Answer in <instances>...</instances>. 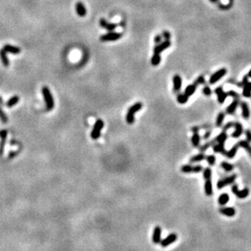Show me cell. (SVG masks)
Instances as JSON below:
<instances>
[{
    "mask_svg": "<svg viewBox=\"0 0 251 251\" xmlns=\"http://www.w3.org/2000/svg\"><path fill=\"white\" fill-rule=\"evenodd\" d=\"M143 107V104L141 102H137L134 104L133 105L130 107V109H128V112L126 116V121L128 124H133L135 121V114L136 112H138Z\"/></svg>",
    "mask_w": 251,
    "mask_h": 251,
    "instance_id": "1",
    "label": "cell"
},
{
    "mask_svg": "<svg viewBox=\"0 0 251 251\" xmlns=\"http://www.w3.org/2000/svg\"><path fill=\"white\" fill-rule=\"evenodd\" d=\"M42 92L43 99H44L45 103H46V109H47V111H51V109H53L55 103H54L53 96L51 93L49 88L47 86H43L42 88Z\"/></svg>",
    "mask_w": 251,
    "mask_h": 251,
    "instance_id": "2",
    "label": "cell"
},
{
    "mask_svg": "<svg viewBox=\"0 0 251 251\" xmlns=\"http://www.w3.org/2000/svg\"><path fill=\"white\" fill-rule=\"evenodd\" d=\"M104 121L101 119H98L97 121H95V123L94 125V127L92 129V134L91 136L93 139H97L100 138L101 134V130L104 127Z\"/></svg>",
    "mask_w": 251,
    "mask_h": 251,
    "instance_id": "3",
    "label": "cell"
},
{
    "mask_svg": "<svg viewBox=\"0 0 251 251\" xmlns=\"http://www.w3.org/2000/svg\"><path fill=\"white\" fill-rule=\"evenodd\" d=\"M122 37V34L121 33H117L113 32V31H110L108 34H105L101 37V42H113L116 40L120 39Z\"/></svg>",
    "mask_w": 251,
    "mask_h": 251,
    "instance_id": "4",
    "label": "cell"
},
{
    "mask_svg": "<svg viewBox=\"0 0 251 251\" xmlns=\"http://www.w3.org/2000/svg\"><path fill=\"white\" fill-rule=\"evenodd\" d=\"M232 192H233V194L237 197L240 199H244L246 198L250 194V190L247 188L242 189V190H239L238 189V186L236 184H234L233 186L232 187Z\"/></svg>",
    "mask_w": 251,
    "mask_h": 251,
    "instance_id": "5",
    "label": "cell"
},
{
    "mask_svg": "<svg viewBox=\"0 0 251 251\" xmlns=\"http://www.w3.org/2000/svg\"><path fill=\"white\" fill-rule=\"evenodd\" d=\"M236 174H232L229 177H226L224 179H222L217 183V188L219 189H221L224 187L228 186L229 184L234 183V181L236 180Z\"/></svg>",
    "mask_w": 251,
    "mask_h": 251,
    "instance_id": "6",
    "label": "cell"
},
{
    "mask_svg": "<svg viewBox=\"0 0 251 251\" xmlns=\"http://www.w3.org/2000/svg\"><path fill=\"white\" fill-rule=\"evenodd\" d=\"M227 74V69L224 68L221 69H219L217 72H215V74H213L211 75V77L210 78V84H215V83H217L221 77H223L224 76L225 74Z\"/></svg>",
    "mask_w": 251,
    "mask_h": 251,
    "instance_id": "7",
    "label": "cell"
},
{
    "mask_svg": "<svg viewBox=\"0 0 251 251\" xmlns=\"http://www.w3.org/2000/svg\"><path fill=\"white\" fill-rule=\"evenodd\" d=\"M202 171L201 165L192 166L190 165H184L181 167V171L183 173H200Z\"/></svg>",
    "mask_w": 251,
    "mask_h": 251,
    "instance_id": "8",
    "label": "cell"
},
{
    "mask_svg": "<svg viewBox=\"0 0 251 251\" xmlns=\"http://www.w3.org/2000/svg\"><path fill=\"white\" fill-rule=\"evenodd\" d=\"M171 42L170 40H165L162 42H160L159 44H157L153 48V52L155 54H160L163 51L167 49L168 47H171Z\"/></svg>",
    "mask_w": 251,
    "mask_h": 251,
    "instance_id": "9",
    "label": "cell"
},
{
    "mask_svg": "<svg viewBox=\"0 0 251 251\" xmlns=\"http://www.w3.org/2000/svg\"><path fill=\"white\" fill-rule=\"evenodd\" d=\"M177 238H178V236L176 234L171 233L166 236L165 239H163L162 241H161L160 244H161V245H162V247H167L168 245L173 244V243H174V241L177 240Z\"/></svg>",
    "mask_w": 251,
    "mask_h": 251,
    "instance_id": "10",
    "label": "cell"
},
{
    "mask_svg": "<svg viewBox=\"0 0 251 251\" xmlns=\"http://www.w3.org/2000/svg\"><path fill=\"white\" fill-rule=\"evenodd\" d=\"M100 25H101V26L102 27V28L105 29V30L109 31V32L110 31H113V30L117 28V26H118L117 24L109 23V22H108L105 19H104V18H101V20H100Z\"/></svg>",
    "mask_w": 251,
    "mask_h": 251,
    "instance_id": "11",
    "label": "cell"
},
{
    "mask_svg": "<svg viewBox=\"0 0 251 251\" xmlns=\"http://www.w3.org/2000/svg\"><path fill=\"white\" fill-rule=\"evenodd\" d=\"M7 136V130H0V156H2L3 154L4 151V146H5V142H6Z\"/></svg>",
    "mask_w": 251,
    "mask_h": 251,
    "instance_id": "12",
    "label": "cell"
},
{
    "mask_svg": "<svg viewBox=\"0 0 251 251\" xmlns=\"http://www.w3.org/2000/svg\"><path fill=\"white\" fill-rule=\"evenodd\" d=\"M161 235H162V228L159 226L155 227L153 233V241L154 244H159L161 242Z\"/></svg>",
    "mask_w": 251,
    "mask_h": 251,
    "instance_id": "13",
    "label": "cell"
},
{
    "mask_svg": "<svg viewBox=\"0 0 251 251\" xmlns=\"http://www.w3.org/2000/svg\"><path fill=\"white\" fill-rule=\"evenodd\" d=\"M3 50L5 51L6 52H9V53L14 54V55H18L21 52V48L16 46H12L10 44H6L3 46Z\"/></svg>",
    "mask_w": 251,
    "mask_h": 251,
    "instance_id": "14",
    "label": "cell"
},
{
    "mask_svg": "<svg viewBox=\"0 0 251 251\" xmlns=\"http://www.w3.org/2000/svg\"><path fill=\"white\" fill-rule=\"evenodd\" d=\"M76 12L80 17H83L86 15V9L85 5L82 2H77L76 3Z\"/></svg>",
    "mask_w": 251,
    "mask_h": 251,
    "instance_id": "15",
    "label": "cell"
},
{
    "mask_svg": "<svg viewBox=\"0 0 251 251\" xmlns=\"http://www.w3.org/2000/svg\"><path fill=\"white\" fill-rule=\"evenodd\" d=\"M173 84H174V91L175 92H179L180 91L182 86V78L179 75H174L173 77Z\"/></svg>",
    "mask_w": 251,
    "mask_h": 251,
    "instance_id": "16",
    "label": "cell"
},
{
    "mask_svg": "<svg viewBox=\"0 0 251 251\" xmlns=\"http://www.w3.org/2000/svg\"><path fill=\"white\" fill-rule=\"evenodd\" d=\"M219 212L228 217H233L236 215V210L233 207H223L219 209Z\"/></svg>",
    "mask_w": 251,
    "mask_h": 251,
    "instance_id": "17",
    "label": "cell"
},
{
    "mask_svg": "<svg viewBox=\"0 0 251 251\" xmlns=\"http://www.w3.org/2000/svg\"><path fill=\"white\" fill-rule=\"evenodd\" d=\"M215 92V94H217V95H218V101H219V103L220 104L224 103L225 99H226L227 96H228V94H227L226 92H223V90L222 87H218V88H216Z\"/></svg>",
    "mask_w": 251,
    "mask_h": 251,
    "instance_id": "18",
    "label": "cell"
},
{
    "mask_svg": "<svg viewBox=\"0 0 251 251\" xmlns=\"http://www.w3.org/2000/svg\"><path fill=\"white\" fill-rule=\"evenodd\" d=\"M233 127H235V130L233 133L232 134V136L233 138H239L243 132L242 125L239 122H236V123H233Z\"/></svg>",
    "mask_w": 251,
    "mask_h": 251,
    "instance_id": "19",
    "label": "cell"
},
{
    "mask_svg": "<svg viewBox=\"0 0 251 251\" xmlns=\"http://www.w3.org/2000/svg\"><path fill=\"white\" fill-rule=\"evenodd\" d=\"M241 110H242L243 118H245V120H247L250 117V112L248 104L245 102H242V103L241 104Z\"/></svg>",
    "mask_w": 251,
    "mask_h": 251,
    "instance_id": "20",
    "label": "cell"
},
{
    "mask_svg": "<svg viewBox=\"0 0 251 251\" xmlns=\"http://www.w3.org/2000/svg\"><path fill=\"white\" fill-rule=\"evenodd\" d=\"M205 192L208 197H210L213 194V187H212V182L210 180V179H206V183H205Z\"/></svg>",
    "mask_w": 251,
    "mask_h": 251,
    "instance_id": "21",
    "label": "cell"
},
{
    "mask_svg": "<svg viewBox=\"0 0 251 251\" xmlns=\"http://www.w3.org/2000/svg\"><path fill=\"white\" fill-rule=\"evenodd\" d=\"M238 148H239V146H238V144H236L234 145L232 148H231L230 150L227 151L225 155L227 156V157H228V158H230V159L233 158V157L236 156V153H237V149H238Z\"/></svg>",
    "mask_w": 251,
    "mask_h": 251,
    "instance_id": "22",
    "label": "cell"
},
{
    "mask_svg": "<svg viewBox=\"0 0 251 251\" xmlns=\"http://www.w3.org/2000/svg\"><path fill=\"white\" fill-rule=\"evenodd\" d=\"M0 58L2 60V63L3 64V65L5 67H8L9 66V60L8 57H7V52L5 51L2 49L0 50Z\"/></svg>",
    "mask_w": 251,
    "mask_h": 251,
    "instance_id": "23",
    "label": "cell"
},
{
    "mask_svg": "<svg viewBox=\"0 0 251 251\" xmlns=\"http://www.w3.org/2000/svg\"><path fill=\"white\" fill-rule=\"evenodd\" d=\"M19 101H20L19 96L14 95V96L11 97L8 101H7V102L6 104V106L7 107V108H12V107H13L14 105H16V104L19 102Z\"/></svg>",
    "mask_w": 251,
    "mask_h": 251,
    "instance_id": "24",
    "label": "cell"
},
{
    "mask_svg": "<svg viewBox=\"0 0 251 251\" xmlns=\"http://www.w3.org/2000/svg\"><path fill=\"white\" fill-rule=\"evenodd\" d=\"M237 144L239 147H241V148H245V150L248 152V153H250L251 157V145L250 144V143L246 140H241L240 141L239 143H237Z\"/></svg>",
    "mask_w": 251,
    "mask_h": 251,
    "instance_id": "25",
    "label": "cell"
},
{
    "mask_svg": "<svg viewBox=\"0 0 251 251\" xmlns=\"http://www.w3.org/2000/svg\"><path fill=\"white\" fill-rule=\"evenodd\" d=\"M227 139H228V135H227V133H226L225 131H223L222 133L219 134V136L216 137L215 141L217 142L218 144H224L225 141L227 140Z\"/></svg>",
    "mask_w": 251,
    "mask_h": 251,
    "instance_id": "26",
    "label": "cell"
},
{
    "mask_svg": "<svg viewBox=\"0 0 251 251\" xmlns=\"http://www.w3.org/2000/svg\"><path fill=\"white\" fill-rule=\"evenodd\" d=\"M238 105V100H235V101L231 104L227 108V113L228 114H233L235 111H236V108Z\"/></svg>",
    "mask_w": 251,
    "mask_h": 251,
    "instance_id": "27",
    "label": "cell"
},
{
    "mask_svg": "<svg viewBox=\"0 0 251 251\" xmlns=\"http://www.w3.org/2000/svg\"><path fill=\"white\" fill-rule=\"evenodd\" d=\"M213 149L215 153H219L222 154H226V152L227 151L225 150L224 148V144H215L213 146Z\"/></svg>",
    "mask_w": 251,
    "mask_h": 251,
    "instance_id": "28",
    "label": "cell"
},
{
    "mask_svg": "<svg viewBox=\"0 0 251 251\" xmlns=\"http://www.w3.org/2000/svg\"><path fill=\"white\" fill-rule=\"evenodd\" d=\"M196 89H197V86L195 84H191V85H188L187 86L186 89H185V92H184V94L187 95L188 96H191L192 95L194 94V92H196Z\"/></svg>",
    "mask_w": 251,
    "mask_h": 251,
    "instance_id": "29",
    "label": "cell"
},
{
    "mask_svg": "<svg viewBox=\"0 0 251 251\" xmlns=\"http://www.w3.org/2000/svg\"><path fill=\"white\" fill-rule=\"evenodd\" d=\"M243 95L245 97H250L251 96V83H247L244 86L242 92Z\"/></svg>",
    "mask_w": 251,
    "mask_h": 251,
    "instance_id": "30",
    "label": "cell"
},
{
    "mask_svg": "<svg viewBox=\"0 0 251 251\" xmlns=\"http://www.w3.org/2000/svg\"><path fill=\"white\" fill-rule=\"evenodd\" d=\"M218 201H219V205L224 206V205L227 204L228 201H229V196H228V194H227V193H223V194H221V195L219 196Z\"/></svg>",
    "mask_w": 251,
    "mask_h": 251,
    "instance_id": "31",
    "label": "cell"
},
{
    "mask_svg": "<svg viewBox=\"0 0 251 251\" xmlns=\"http://www.w3.org/2000/svg\"><path fill=\"white\" fill-rule=\"evenodd\" d=\"M200 140H201V137H200V136H199V134L194 133L193 135H192L191 141H192V145H193L194 147H198V146H199Z\"/></svg>",
    "mask_w": 251,
    "mask_h": 251,
    "instance_id": "32",
    "label": "cell"
},
{
    "mask_svg": "<svg viewBox=\"0 0 251 251\" xmlns=\"http://www.w3.org/2000/svg\"><path fill=\"white\" fill-rule=\"evenodd\" d=\"M161 56L160 54H153V57L151 58V64L153 65V66H157L161 63Z\"/></svg>",
    "mask_w": 251,
    "mask_h": 251,
    "instance_id": "33",
    "label": "cell"
},
{
    "mask_svg": "<svg viewBox=\"0 0 251 251\" xmlns=\"http://www.w3.org/2000/svg\"><path fill=\"white\" fill-rule=\"evenodd\" d=\"M206 159V156L204 153H200L197 155H195L190 158V162H201L202 160Z\"/></svg>",
    "mask_w": 251,
    "mask_h": 251,
    "instance_id": "34",
    "label": "cell"
},
{
    "mask_svg": "<svg viewBox=\"0 0 251 251\" xmlns=\"http://www.w3.org/2000/svg\"><path fill=\"white\" fill-rule=\"evenodd\" d=\"M188 101V96L185 94H179L177 96V101L179 104H186Z\"/></svg>",
    "mask_w": 251,
    "mask_h": 251,
    "instance_id": "35",
    "label": "cell"
},
{
    "mask_svg": "<svg viewBox=\"0 0 251 251\" xmlns=\"http://www.w3.org/2000/svg\"><path fill=\"white\" fill-rule=\"evenodd\" d=\"M224 116L225 115L223 112H219V114H218L215 121V124L217 127H221L223 122V120H224Z\"/></svg>",
    "mask_w": 251,
    "mask_h": 251,
    "instance_id": "36",
    "label": "cell"
},
{
    "mask_svg": "<svg viewBox=\"0 0 251 251\" xmlns=\"http://www.w3.org/2000/svg\"><path fill=\"white\" fill-rule=\"evenodd\" d=\"M221 167L223 169V170H225L227 172L232 171L234 168V166L232 165V164H230V163H228V162H221Z\"/></svg>",
    "mask_w": 251,
    "mask_h": 251,
    "instance_id": "37",
    "label": "cell"
},
{
    "mask_svg": "<svg viewBox=\"0 0 251 251\" xmlns=\"http://www.w3.org/2000/svg\"><path fill=\"white\" fill-rule=\"evenodd\" d=\"M211 174H212L211 169L210 168L205 169L204 172H203V176H204L205 179H210V177H211Z\"/></svg>",
    "mask_w": 251,
    "mask_h": 251,
    "instance_id": "38",
    "label": "cell"
},
{
    "mask_svg": "<svg viewBox=\"0 0 251 251\" xmlns=\"http://www.w3.org/2000/svg\"><path fill=\"white\" fill-rule=\"evenodd\" d=\"M0 120L3 121V123H6L8 121L7 116L5 114V112H3V110L0 108Z\"/></svg>",
    "mask_w": 251,
    "mask_h": 251,
    "instance_id": "39",
    "label": "cell"
},
{
    "mask_svg": "<svg viewBox=\"0 0 251 251\" xmlns=\"http://www.w3.org/2000/svg\"><path fill=\"white\" fill-rule=\"evenodd\" d=\"M206 159L207 162L209 163L210 165H215L216 159H215V157L214 155H209V156H207V157H206Z\"/></svg>",
    "mask_w": 251,
    "mask_h": 251,
    "instance_id": "40",
    "label": "cell"
},
{
    "mask_svg": "<svg viewBox=\"0 0 251 251\" xmlns=\"http://www.w3.org/2000/svg\"><path fill=\"white\" fill-rule=\"evenodd\" d=\"M171 33L169 32V31H167V30L163 31L162 38H164L165 40H170V39H171Z\"/></svg>",
    "mask_w": 251,
    "mask_h": 251,
    "instance_id": "41",
    "label": "cell"
},
{
    "mask_svg": "<svg viewBox=\"0 0 251 251\" xmlns=\"http://www.w3.org/2000/svg\"><path fill=\"white\" fill-rule=\"evenodd\" d=\"M203 83H205V77L203 76H200L199 77H197V79L196 80L194 84L197 86L198 84H203Z\"/></svg>",
    "mask_w": 251,
    "mask_h": 251,
    "instance_id": "42",
    "label": "cell"
},
{
    "mask_svg": "<svg viewBox=\"0 0 251 251\" xmlns=\"http://www.w3.org/2000/svg\"><path fill=\"white\" fill-rule=\"evenodd\" d=\"M202 92L206 95H211V90L209 86H205L204 88L202 89Z\"/></svg>",
    "mask_w": 251,
    "mask_h": 251,
    "instance_id": "43",
    "label": "cell"
},
{
    "mask_svg": "<svg viewBox=\"0 0 251 251\" xmlns=\"http://www.w3.org/2000/svg\"><path fill=\"white\" fill-rule=\"evenodd\" d=\"M162 36L160 35V34H157V35L155 36L154 42H155L156 44H159L160 42H162Z\"/></svg>",
    "mask_w": 251,
    "mask_h": 251,
    "instance_id": "44",
    "label": "cell"
},
{
    "mask_svg": "<svg viewBox=\"0 0 251 251\" xmlns=\"http://www.w3.org/2000/svg\"><path fill=\"white\" fill-rule=\"evenodd\" d=\"M245 136H246V141H248L249 143H250L251 142V130H245Z\"/></svg>",
    "mask_w": 251,
    "mask_h": 251,
    "instance_id": "45",
    "label": "cell"
},
{
    "mask_svg": "<svg viewBox=\"0 0 251 251\" xmlns=\"http://www.w3.org/2000/svg\"><path fill=\"white\" fill-rule=\"evenodd\" d=\"M227 94H228V95H231V96H233L234 98L236 97V99H239V95L237 94V93H236L235 92H233V91H230V92H228Z\"/></svg>",
    "mask_w": 251,
    "mask_h": 251,
    "instance_id": "46",
    "label": "cell"
},
{
    "mask_svg": "<svg viewBox=\"0 0 251 251\" xmlns=\"http://www.w3.org/2000/svg\"><path fill=\"white\" fill-rule=\"evenodd\" d=\"M233 127V123H232V122H229V123H228V124L224 126V127H223V131H226V130L230 129L231 127Z\"/></svg>",
    "mask_w": 251,
    "mask_h": 251,
    "instance_id": "47",
    "label": "cell"
},
{
    "mask_svg": "<svg viewBox=\"0 0 251 251\" xmlns=\"http://www.w3.org/2000/svg\"><path fill=\"white\" fill-rule=\"evenodd\" d=\"M17 154H18V152H11V153H9L8 157L10 158V159H12V158H13L15 156H16Z\"/></svg>",
    "mask_w": 251,
    "mask_h": 251,
    "instance_id": "48",
    "label": "cell"
},
{
    "mask_svg": "<svg viewBox=\"0 0 251 251\" xmlns=\"http://www.w3.org/2000/svg\"><path fill=\"white\" fill-rule=\"evenodd\" d=\"M247 77H248V76H245V77H244V79H243V81L241 82V86H244L246 83H248V79H247Z\"/></svg>",
    "mask_w": 251,
    "mask_h": 251,
    "instance_id": "49",
    "label": "cell"
},
{
    "mask_svg": "<svg viewBox=\"0 0 251 251\" xmlns=\"http://www.w3.org/2000/svg\"><path fill=\"white\" fill-rule=\"evenodd\" d=\"M191 130L193 133H198V130H199V127H192L191 128Z\"/></svg>",
    "mask_w": 251,
    "mask_h": 251,
    "instance_id": "50",
    "label": "cell"
},
{
    "mask_svg": "<svg viewBox=\"0 0 251 251\" xmlns=\"http://www.w3.org/2000/svg\"><path fill=\"white\" fill-rule=\"evenodd\" d=\"M210 131H207L206 133L205 134V136H204V139H208V138H209V137H210Z\"/></svg>",
    "mask_w": 251,
    "mask_h": 251,
    "instance_id": "51",
    "label": "cell"
},
{
    "mask_svg": "<svg viewBox=\"0 0 251 251\" xmlns=\"http://www.w3.org/2000/svg\"><path fill=\"white\" fill-rule=\"evenodd\" d=\"M211 3H216L219 2V0H210Z\"/></svg>",
    "mask_w": 251,
    "mask_h": 251,
    "instance_id": "52",
    "label": "cell"
},
{
    "mask_svg": "<svg viewBox=\"0 0 251 251\" xmlns=\"http://www.w3.org/2000/svg\"><path fill=\"white\" fill-rule=\"evenodd\" d=\"M3 104V99H2V97L0 96V104Z\"/></svg>",
    "mask_w": 251,
    "mask_h": 251,
    "instance_id": "53",
    "label": "cell"
},
{
    "mask_svg": "<svg viewBox=\"0 0 251 251\" xmlns=\"http://www.w3.org/2000/svg\"><path fill=\"white\" fill-rule=\"evenodd\" d=\"M247 76H248V77H251V69L250 70V72L248 73V74H247Z\"/></svg>",
    "mask_w": 251,
    "mask_h": 251,
    "instance_id": "54",
    "label": "cell"
}]
</instances>
